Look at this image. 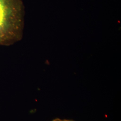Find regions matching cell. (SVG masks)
<instances>
[{
    "mask_svg": "<svg viewBox=\"0 0 121 121\" xmlns=\"http://www.w3.org/2000/svg\"><path fill=\"white\" fill-rule=\"evenodd\" d=\"M21 0H0V47L11 46L21 38Z\"/></svg>",
    "mask_w": 121,
    "mask_h": 121,
    "instance_id": "1",
    "label": "cell"
},
{
    "mask_svg": "<svg viewBox=\"0 0 121 121\" xmlns=\"http://www.w3.org/2000/svg\"><path fill=\"white\" fill-rule=\"evenodd\" d=\"M67 121V120H65V121Z\"/></svg>",
    "mask_w": 121,
    "mask_h": 121,
    "instance_id": "2",
    "label": "cell"
}]
</instances>
